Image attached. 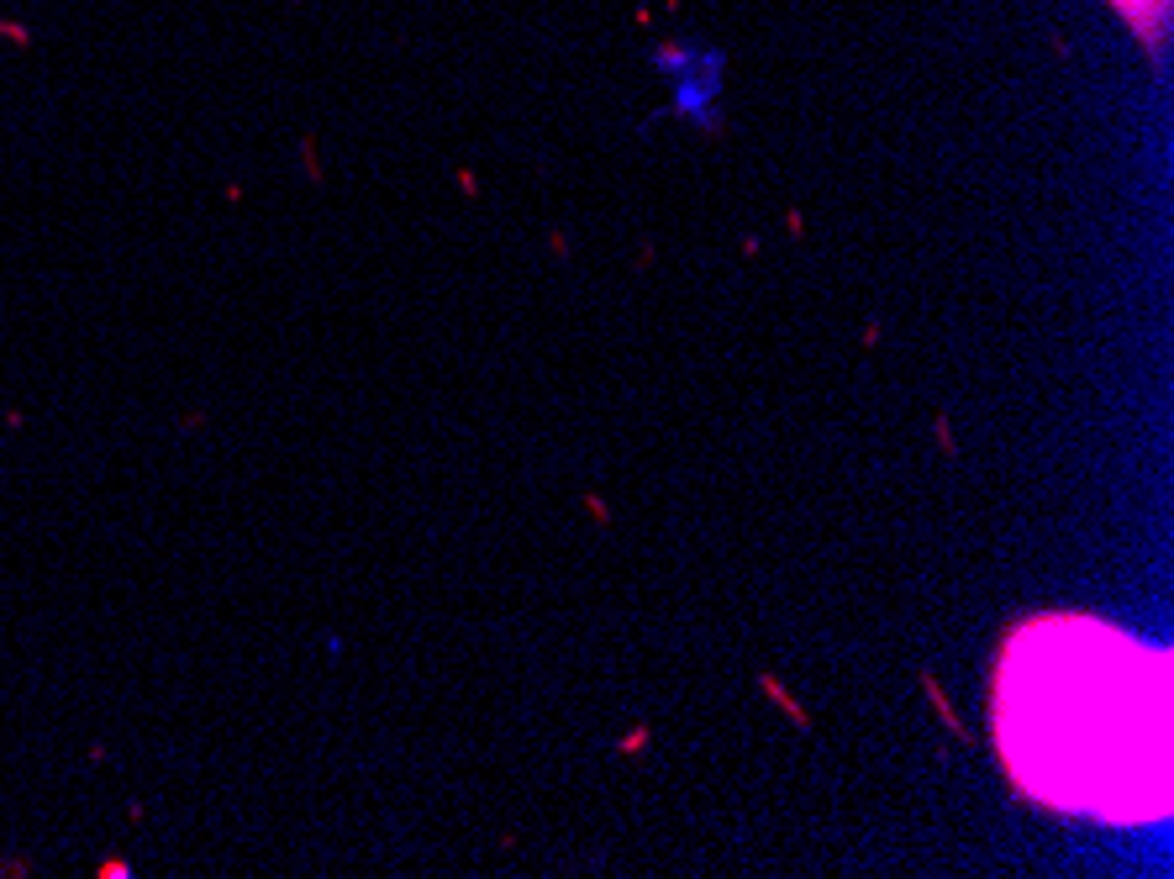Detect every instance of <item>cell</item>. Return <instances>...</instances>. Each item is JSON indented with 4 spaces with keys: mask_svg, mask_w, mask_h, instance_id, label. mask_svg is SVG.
Returning <instances> with one entry per match:
<instances>
[{
    "mask_svg": "<svg viewBox=\"0 0 1174 879\" xmlns=\"http://www.w3.org/2000/svg\"><path fill=\"white\" fill-rule=\"evenodd\" d=\"M996 748L1032 801L1111 827L1170 816V653L1101 617H1032L1001 642Z\"/></svg>",
    "mask_w": 1174,
    "mask_h": 879,
    "instance_id": "cell-1",
    "label": "cell"
},
{
    "mask_svg": "<svg viewBox=\"0 0 1174 879\" xmlns=\"http://www.w3.org/2000/svg\"><path fill=\"white\" fill-rule=\"evenodd\" d=\"M1111 6H1117L1138 32H1159V22H1164V0H1111Z\"/></svg>",
    "mask_w": 1174,
    "mask_h": 879,
    "instance_id": "cell-2",
    "label": "cell"
}]
</instances>
